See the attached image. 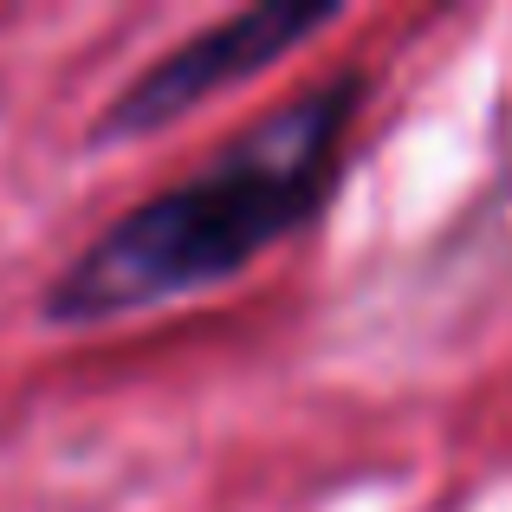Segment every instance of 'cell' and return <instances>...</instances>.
Segmentation results:
<instances>
[{
    "instance_id": "obj_1",
    "label": "cell",
    "mask_w": 512,
    "mask_h": 512,
    "mask_svg": "<svg viewBox=\"0 0 512 512\" xmlns=\"http://www.w3.org/2000/svg\"><path fill=\"white\" fill-rule=\"evenodd\" d=\"M370 72H331L253 117L201 169L117 214L46 286V325H111L221 292L318 221L350 169Z\"/></svg>"
},
{
    "instance_id": "obj_2",
    "label": "cell",
    "mask_w": 512,
    "mask_h": 512,
    "mask_svg": "<svg viewBox=\"0 0 512 512\" xmlns=\"http://www.w3.org/2000/svg\"><path fill=\"white\" fill-rule=\"evenodd\" d=\"M338 20H344L338 0H266V7H240L227 20L201 26V33L175 39L163 59L143 65L111 98V111L98 117V143H130V137H150V130H169L195 104L273 72L286 52L312 46Z\"/></svg>"
}]
</instances>
